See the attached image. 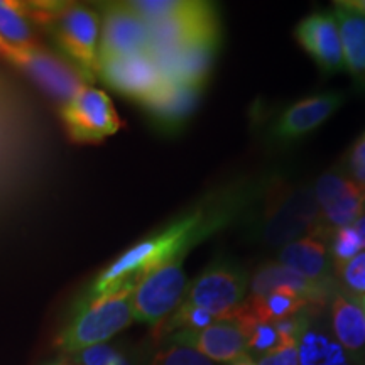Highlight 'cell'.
Wrapping results in <instances>:
<instances>
[{
  "instance_id": "obj_1",
  "label": "cell",
  "mask_w": 365,
  "mask_h": 365,
  "mask_svg": "<svg viewBox=\"0 0 365 365\" xmlns=\"http://www.w3.org/2000/svg\"><path fill=\"white\" fill-rule=\"evenodd\" d=\"M249 193L230 191L210 198L195 210L181 215L158 234L137 242L103 269L85 296H100L117 289L127 281L140 279L150 269L163 266L182 255L196 244L208 239L222 227L234 220L240 208L247 203Z\"/></svg>"
},
{
  "instance_id": "obj_2",
  "label": "cell",
  "mask_w": 365,
  "mask_h": 365,
  "mask_svg": "<svg viewBox=\"0 0 365 365\" xmlns=\"http://www.w3.org/2000/svg\"><path fill=\"white\" fill-rule=\"evenodd\" d=\"M137 281L100 296H85L58 336L63 352L78 354L90 346L102 345L134 322L132 291Z\"/></svg>"
},
{
  "instance_id": "obj_3",
  "label": "cell",
  "mask_w": 365,
  "mask_h": 365,
  "mask_svg": "<svg viewBox=\"0 0 365 365\" xmlns=\"http://www.w3.org/2000/svg\"><path fill=\"white\" fill-rule=\"evenodd\" d=\"M262 237L272 245L284 247L304 237L327 240L319 220V207L313 191L276 186L267 196L262 217Z\"/></svg>"
},
{
  "instance_id": "obj_4",
  "label": "cell",
  "mask_w": 365,
  "mask_h": 365,
  "mask_svg": "<svg viewBox=\"0 0 365 365\" xmlns=\"http://www.w3.org/2000/svg\"><path fill=\"white\" fill-rule=\"evenodd\" d=\"M46 29L51 33L66 61L81 73L85 81L98 78V11L81 4L66 2V6L46 24Z\"/></svg>"
},
{
  "instance_id": "obj_5",
  "label": "cell",
  "mask_w": 365,
  "mask_h": 365,
  "mask_svg": "<svg viewBox=\"0 0 365 365\" xmlns=\"http://www.w3.org/2000/svg\"><path fill=\"white\" fill-rule=\"evenodd\" d=\"M0 56L29 76L39 88L61 105L86 85L81 73L71 63L44 49L41 44L21 48L0 43Z\"/></svg>"
},
{
  "instance_id": "obj_6",
  "label": "cell",
  "mask_w": 365,
  "mask_h": 365,
  "mask_svg": "<svg viewBox=\"0 0 365 365\" xmlns=\"http://www.w3.org/2000/svg\"><path fill=\"white\" fill-rule=\"evenodd\" d=\"M186 274L182 259L150 269L137 281L132 291V314L134 322L158 327L164 322L185 298Z\"/></svg>"
},
{
  "instance_id": "obj_7",
  "label": "cell",
  "mask_w": 365,
  "mask_h": 365,
  "mask_svg": "<svg viewBox=\"0 0 365 365\" xmlns=\"http://www.w3.org/2000/svg\"><path fill=\"white\" fill-rule=\"evenodd\" d=\"M61 120L73 143L97 144L122 127L110 97L103 90L85 85L61 105Z\"/></svg>"
},
{
  "instance_id": "obj_8",
  "label": "cell",
  "mask_w": 365,
  "mask_h": 365,
  "mask_svg": "<svg viewBox=\"0 0 365 365\" xmlns=\"http://www.w3.org/2000/svg\"><path fill=\"white\" fill-rule=\"evenodd\" d=\"M247 276L230 262H213L186 287L181 304L203 309L223 319L244 301Z\"/></svg>"
},
{
  "instance_id": "obj_9",
  "label": "cell",
  "mask_w": 365,
  "mask_h": 365,
  "mask_svg": "<svg viewBox=\"0 0 365 365\" xmlns=\"http://www.w3.org/2000/svg\"><path fill=\"white\" fill-rule=\"evenodd\" d=\"M150 53L149 24L127 2L103 4L100 17V63Z\"/></svg>"
},
{
  "instance_id": "obj_10",
  "label": "cell",
  "mask_w": 365,
  "mask_h": 365,
  "mask_svg": "<svg viewBox=\"0 0 365 365\" xmlns=\"http://www.w3.org/2000/svg\"><path fill=\"white\" fill-rule=\"evenodd\" d=\"M98 78L113 91L144 105L164 88L168 80L150 54L117 58L100 63Z\"/></svg>"
},
{
  "instance_id": "obj_11",
  "label": "cell",
  "mask_w": 365,
  "mask_h": 365,
  "mask_svg": "<svg viewBox=\"0 0 365 365\" xmlns=\"http://www.w3.org/2000/svg\"><path fill=\"white\" fill-rule=\"evenodd\" d=\"M163 341L186 345L212 362L232 364L247 354V335L234 319H217L202 330H181Z\"/></svg>"
},
{
  "instance_id": "obj_12",
  "label": "cell",
  "mask_w": 365,
  "mask_h": 365,
  "mask_svg": "<svg viewBox=\"0 0 365 365\" xmlns=\"http://www.w3.org/2000/svg\"><path fill=\"white\" fill-rule=\"evenodd\" d=\"M345 102L340 91L313 95L286 108L272 125V137L279 143H293L325 124Z\"/></svg>"
},
{
  "instance_id": "obj_13",
  "label": "cell",
  "mask_w": 365,
  "mask_h": 365,
  "mask_svg": "<svg viewBox=\"0 0 365 365\" xmlns=\"http://www.w3.org/2000/svg\"><path fill=\"white\" fill-rule=\"evenodd\" d=\"M296 39L328 75L345 70L339 26L330 12H314L296 26Z\"/></svg>"
},
{
  "instance_id": "obj_14",
  "label": "cell",
  "mask_w": 365,
  "mask_h": 365,
  "mask_svg": "<svg viewBox=\"0 0 365 365\" xmlns=\"http://www.w3.org/2000/svg\"><path fill=\"white\" fill-rule=\"evenodd\" d=\"M202 91L203 86L168 81L156 97L150 98L143 107L158 129L166 134H175L193 117Z\"/></svg>"
},
{
  "instance_id": "obj_15",
  "label": "cell",
  "mask_w": 365,
  "mask_h": 365,
  "mask_svg": "<svg viewBox=\"0 0 365 365\" xmlns=\"http://www.w3.org/2000/svg\"><path fill=\"white\" fill-rule=\"evenodd\" d=\"M217 48L218 46L210 44H188L153 53L150 56L158 63L159 70L168 81L205 88Z\"/></svg>"
},
{
  "instance_id": "obj_16",
  "label": "cell",
  "mask_w": 365,
  "mask_h": 365,
  "mask_svg": "<svg viewBox=\"0 0 365 365\" xmlns=\"http://www.w3.org/2000/svg\"><path fill=\"white\" fill-rule=\"evenodd\" d=\"M274 289H287L308 299L317 309L328 303V298L335 294V286L307 279L281 264H267L254 274L250 281V296H262Z\"/></svg>"
},
{
  "instance_id": "obj_17",
  "label": "cell",
  "mask_w": 365,
  "mask_h": 365,
  "mask_svg": "<svg viewBox=\"0 0 365 365\" xmlns=\"http://www.w3.org/2000/svg\"><path fill=\"white\" fill-rule=\"evenodd\" d=\"M279 261L281 266L291 269L307 279L335 286V279H333L335 272H333V261L327 240L304 237V239L289 242L282 247Z\"/></svg>"
},
{
  "instance_id": "obj_18",
  "label": "cell",
  "mask_w": 365,
  "mask_h": 365,
  "mask_svg": "<svg viewBox=\"0 0 365 365\" xmlns=\"http://www.w3.org/2000/svg\"><path fill=\"white\" fill-rule=\"evenodd\" d=\"M335 17L339 26L345 70L360 85H365V16L344 2H335Z\"/></svg>"
},
{
  "instance_id": "obj_19",
  "label": "cell",
  "mask_w": 365,
  "mask_h": 365,
  "mask_svg": "<svg viewBox=\"0 0 365 365\" xmlns=\"http://www.w3.org/2000/svg\"><path fill=\"white\" fill-rule=\"evenodd\" d=\"M330 307L333 339L350 355L362 352L365 349V312L359 299L335 291Z\"/></svg>"
},
{
  "instance_id": "obj_20",
  "label": "cell",
  "mask_w": 365,
  "mask_h": 365,
  "mask_svg": "<svg viewBox=\"0 0 365 365\" xmlns=\"http://www.w3.org/2000/svg\"><path fill=\"white\" fill-rule=\"evenodd\" d=\"M244 307L255 323H272L296 317L301 313H314L317 308L308 299L287 289H274L262 296H249Z\"/></svg>"
},
{
  "instance_id": "obj_21",
  "label": "cell",
  "mask_w": 365,
  "mask_h": 365,
  "mask_svg": "<svg viewBox=\"0 0 365 365\" xmlns=\"http://www.w3.org/2000/svg\"><path fill=\"white\" fill-rule=\"evenodd\" d=\"M298 365H350V354L333 336L308 328L298 341Z\"/></svg>"
},
{
  "instance_id": "obj_22",
  "label": "cell",
  "mask_w": 365,
  "mask_h": 365,
  "mask_svg": "<svg viewBox=\"0 0 365 365\" xmlns=\"http://www.w3.org/2000/svg\"><path fill=\"white\" fill-rule=\"evenodd\" d=\"M0 43L21 48L39 44L34 24L26 16L21 2L0 0Z\"/></svg>"
},
{
  "instance_id": "obj_23",
  "label": "cell",
  "mask_w": 365,
  "mask_h": 365,
  "mask_svg": "<svg viewBox=\"0 0 365 365\" xmlns=\"http://www.w3.org/2000/svg\"><path fill=\"white\" fill-rule=\"evenodd\" d=\"M335 277L341 286V293L360 299L365 296V250H360L352 259L333 267Z\"/></svg>"
},
{
  "instance_id": "obj_24",
  "label": "cell",
  "mask_w": 365,
  "mask_h": 365,
  "mask_svg": "<svg viewBox=\"0 0 365 365\" xmlns=\"http://www.w3.org/2000/svg\"><path fill=\"white\" fill-rule=\"evenodd\" d=\"M328 250H330L333 267H336L352 259L364 249L355 228L352 225H346L331 232L330 239H328Z\"/></svg>"
},
{
  "instance_id": "obj_25",
  "label": "cell",
  "mask_w": 365,
  "mask_h": 365,
  "mask_svg": "<svg viewBox=\"0 0 365 365\" xmlns=\"http://www.w3.org/2000/svg\"><path fill=\"white\" fill-rule=\"evenodd\" d=\"M150 365H213V362L190 346L164 341L154 354Z\"/></svg>"
},
{
  "instance_id": "obj_26",
  "label": "cell",
  "mask_w": 365,
  "mask_h": 365,
  "mask_svg": "<svg viewBox=\"0 0 365 365\" xmlns=\"http://www.w3.org/2000/svg\"><path fill=\"white\" fill-rule=\"evenodd\" d=\"M78 365H135L122 350L110 345H95L75 354Z\"/></svg>"
},
{
  "instance_id": "obj_27",
  "label": "cell",
  "mask_w": 365,
  "mask_h": 365,
  "mask_svg": "<svg viewBox=\"0 0 365 365\" xmlns=\"http://www.w3.org/2000/svg\"><path fill=\"white\" fill-rule=\"evenodd\" d=\"M279 345V335L269 323H255L247 333V352L266 355Z\"/></svg>"
},
{
  "instance_id": "obj_28",
  "label": "cell",
  "mask_w": 365,
  "mask_h": 365,
  "mask_svg": "<svg viewBox=\"0 0 365 365\" xmlns=\"http://www.w3.org/2000/svg\"><path fill=\"white\" fill-rule=\"evenodd\" d=\"M344 173L354 182L365 188V130L346 153Z\"/></svg>"
},
{
  "instance_id": "obj_29",
  "label": "cell",
  "mask_w": 365,
  "mask_h": 365,
  "mask_svg": "<svg viewBox=\"0 0 365 365\" xmlns=\"http://www.w3.org/2000/svg\"><path fill=\"white\" fill-rule=\"evenodd\" d=\"M257 365H298V344H282L262 355Z\"/></svg>"
},
{
  "instance_id": "obj_30",
  "label": "cell",
  "mask_w": 365,
  "mask_h": 365,
  "mask_svg": "<svg viewBox=\"0 0 365 365\" xmlns=\"http://www.w3.org/2000/svg\"><path fill=\"white\" fill-rule=\"evenodd\" d=\"M352 227L355 228V232H357V235H359V239H360V244H362V249L365 250V213L359 218L357 222L352 223Z\"/></svg>"
},
{
  "instance_id": "obj_31",
  "label": "cell",
  "mask_w": 365,
  "mask_h": 365,
  "mask_svg": "<svg viewBox=\"0 0 365 365\" xmlns=\"http://www.w3.org/2000/svg\"><path fill=\"white\" fill-rule=\"evenodd\" d=\"M341 2H344L346 7L354 9V11H357L365 16V0H341Z\"/></svg>"
},
{
  "instance_id": "obj_32",
  "label": "cell",
  "mask_w": 365,
  "mask_h": 365,
  "mask_svg": "<svg viewBox=\"0 0 365 365\" xmlns=\"http://www.w3.org/2000/svg\"><path fill=\"white\" fill-rule=\"evenodd\" d=\"M232 365H257V362L252 359V355L245 354V355H242L240 359H237L235 362H232Z\"/></svg>"
},
{
  "instance_id": "obj_33",
  "label": "cell",
  "mask_w": 365,
  "mask_h": 365,
  "mask_svg": "<svg viewBox=\"0 0 365 365\" xmlns=\"http://www.w3.org/2000/svg\"><path fill=\"white\" fill-rule=\"evenodd\" d=\"M359 303H360V307H362V309L365 312V296H362V298L359 299Z\"/></svg>"
},
{
  "instance_id": "obj_34",
  "label": "cell",
  "mask_w": 365,
  "mask_h": 365,
  "mask_svg": "<svg viewBox=\"0 0 365 365\" xmlns=\"http://www.w3.org/2000/svg\"><path fill=\"white\" fill-rule=\"evenodd\" d=\"M53 365H71V364H53Z\"/></svg>"
}]
</instances>
